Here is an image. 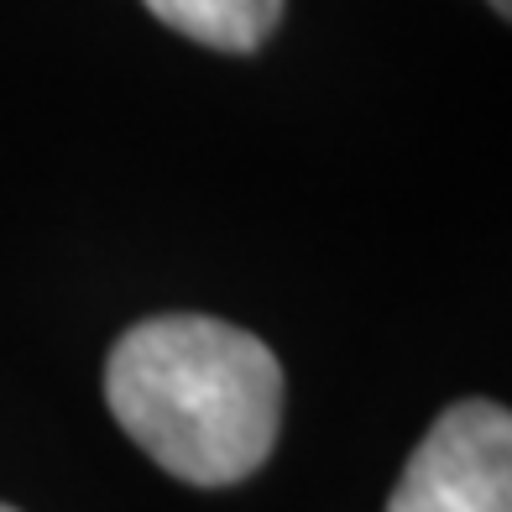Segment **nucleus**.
Listing matches in <instances>:
<instances>
[{
  "instance_id": "obj_1",
  "label": "nucleus",
  "mask_w": 512,
  "mask_h": 512,
  "mask_svg": "<svg viewBox=\"0 0 512 512\" xmlns=\"http://www.w3.org/2000/svg\"><path fill=\"white\" fill-rule=\"evenodd\" d=\"M105 403L162 471L236 486L283 429V366L251 330L209 314H157L110 345Z\"/></svg>"
},
{
  "instance_id": "obj_2",
  "label": "nucleus",
  "mask_w": 512,
  "mask_h": 512,
  "mask_svg": "<svg viewBox=\"0 0 512 512\" xmlns=\"http://www.w3.org/2000/svg\"><path fill=\"white\" fill-rule=\"evenodd\" d=\"M387 512H512V418L502 403H450L408 455Z\"/></svg>"
},
{
  "instance_id": "obj_3",
  "label": "nucleus",
  "mask_w": 512,
  "mask_h": 512,
  "mask_svg": "<svg viewBox=\"0 0 512 512\" xmlns=\"http://www.w3.org/2000/svg\"><path fill=\"white\" fill-rule=\"evenodd\" d=\"M142 6L183 37L215 53H256L277 32L288 0H142Z\"/></svg>"
},
{
  "instance_id": "obj_4",
  "label": "nucleus",
  "mask_w": 512,
  "mask_h": 512,
  "mask_svg": "<svg viewBox=\"0 0 512 512\" xmlns=\"http://www.w3.org/2000/svg\"><path fill=\"white\" fill-rule=\"evenodd\" d=\"M486 6H492L497 16H507V11H512V0H486Z\"/></svg>"
},
{
  "instance_id": "obj_5",
  "label": "nucleus",
  "mask_w": 512,
  "mask_h": 512,
  "mask_svg": "<svg viewBox=\"0 0 512 512\" xmlns=\"http://www.w3.org/2000/svg\"><path fill=\"white\" fill-rule=\"evenodd\" d=\"M0 512H16V507H11V502H0Z\"/></svg>"
}]
</instances>
